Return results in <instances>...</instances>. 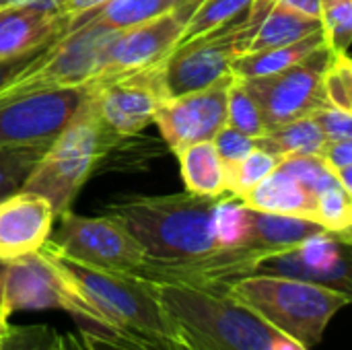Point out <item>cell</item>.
I'll return each instance as SVG.
<instances>
[{
  "mask_svg": "<svg viewBox=\"0 0 352 350\" xmlns=\"http://www.w3.org/2000/svg\"><path fill=\"white\" fill-rule=\"evenodd\" d=\"M219 198L190 192L169 196H136L113 202L105 215L118 219L142 245L144 266L138 270H175L214 256V206Z\"/></svg>",
  "mask_w": 352,
  "mask_h": 350,
  "instance_id": "cell-1",
  "label": "cell"
},
{
  "mask_svg": "<svg viewBox=\"0 0 352 350\" xmlns=\"http://www.w3.org/2000/svg\"><path fill=\"white\" fill-rule=\"evenodd\" d=\"M175 324V340L196 350H309L231 301L219 287L148 281Z\"/></svg>",
  "mask_w": 352,
  "mask_h": 350,
  "instance_id": "cell-2",
  "label": "cell"
},
{
  "mask_svg": "<svg viewBox=\"0 0 352 350\" xmlns=\"http://www.w3.org/2000/svg\"><path fill=\"white\" fill-rule=\"evenodd\" d=\"M219 289L270 328L309 350L324 340L332 318L351 303V293L270 272H252Z\"/></svg>",
  "mask_w": 352,
  "mask_h": 350,
  "instance_id": "cell-3",
  "label": "cell"
},
{
  "mask_svg": "<svg viewBox=\"0 0 352 350\" xmlns=\"http://www.w3.org/2000/svg\"><path fill=\"white\" fill-rule=\"evenodd\" d=\"M116 142L120 140L103 124L93 91H89L72 118L41 153L21 190L43 196L58 219L72 208L78 192Z\"/></svg>",
  "mask_w": 352,
  "mask_h": 350,
  "instance_id": "cell-4",
  "label": "cell"
},
{
  "mask_svg": "<svg viewBox=\"0 0 352 350\" xmlns=\"http://www.w3.org/2000/svg\"><path fill=\"white\" fill-rule=\"evenodd\" d=\"M54 254L62 260L82 293L103 316L105 330L130 334L169 349L175 347V324L163 309L153 285L146 278L138 274L89 268L66 260L58 252Z\"/></svg>",
  "mask_w": 352,
  "mask_h": 350,
  "instance_id": "cell-5",
  "label": "cell"
},
{
  "mask_svg": "<svg viewBox=\"0 0 352 350\" xmlns=\"http://www.w3.org/2000/svg\"><path fill=\"white\" fill-rule=\"evenodd\" d=\"M66 311L78 326L105 330V320L82 293L62 260L43 245L39 252L0 262V316L21 311Z\"/></svg>",
  "mask_w": 352,
  "mask_h": 350,
  "instance_id": "cell-6",
  "label": "cell"
},
{
  "mask_svg": "<svg viewBox=\"0 0 352 350\" xmlns=\"http://www.w3.org/2000/svg\"><path fill=\"white\" fill-rule=\"evenodd\" d=\"M272 0H254L233 21L177 43L163 60L161 74L169 97L200 91L231 76L233 62L245 54Z\"/></svg>",
  "mask_w": 352,
  "mask_h": 350,
  "instance_id": "cell-7",
  "label": "cell"
},
{
  "mask_svg": "<svg viewBox=\"0 0 352 350\" xmlns=\"http://www.w3.org/2000/svg\"><path fill=\"white\" fill-rule=\"evenodd\" d=\"M118 35L120 29L101 23L70 27L54 39L33 64L14 74L0 89V103L31 93L70 89L95 80L103 68L107 50Z\"/></svg>",
  "mask_w": 352,
  "mask_h": 350,
  "instance_id": "cell-8",
  "label": "cell"
},
{
  "mask_svg": "<svg viewBox=\"0 0 352 350\" xmlns=\"http://www.w3.org/2000/svg\"><path fill=\"white\" fill-rule=\"evenodd\" d=\"M45 245L66 260L109 272L136 274L146 262L142 245L109 215L80 217L66 210L56 219Z\"/></svg>",
  "mask_w": 352,
  "mask_h": 350,
  "instance_id": "cell-9",
  "label": "cell"
},
{
  "mask_svg": "<svg viewBox=\"0 0 352 350\" xmlns=\"http://www.w3.org/2000/svg\"><path fill=\"white\" fill-rule=\"evenodd\" d=\"M330 58L332 50L324 43L301 62L280 72L248 80L241 78L258 101L268 130L305 116H314V111L326 103L324 72Z\"/></svg>",
  "mask_w": 352,
  "mask_h": 350,
  "instance_id": "cell-10",
  "label": "cell"
},
{
  "mask_svg": "<svg viewBox=\"0 0 352 350\" xmlns=\"http://www.w3.org/2000/svg\"><path fill=\"white\" fill-rule=\"evenodd\" d=\"M89 85L103 124L118 140L136 136L151 126L157 109L169 99L163 85L161 62L97 78Z\"/></svg>",
  "mask_w": 352,
  "mask_h": 350,
  "instance_id": "cell-11",
  "label": "cell"
},
{
  "mask_svg": "<svg viewBox=\"0 0 352 350\" xmlns=\"http://www.w3.org/2000/svg\"><path fill=\"white\" fill-rule=\"evenodd\" d=\"M91 87L41 91L0 103V149H47Z\"/></svg>",
  "mask_w": 352,
  "mask_h": 350,
  "instance_id": "cell-12",
  "label": "cell"
},
{
  "mask_svg": "<svg viewBox=\"0 0 352 350\" xmlns=\"http://www.w3.org/2000/svg\"><path fill=\"white\" fill-rule=\"evenodd\" d=\"M198 2L200 0H190L155 19L122 29L116 41L109 45L103 68L97 78L159 64L182 41L186 25Z\"/></svg>",
  "mask_w": 352,
  "mask_h": 350,
  "instance_id": "cell-13",
  "label": "cell"
},
{
  "mask_svg": "<svg viewBox=\"0 0 352 350\" xmlns=\"http://www.w3.org/2000/svg\"><path fill=\"white\" fill-rule=\"evenodd\" d=\"M233 74L200 91L169 97L157 109V124L165 144L177 153L188 144L212 140L227 124V91Z\"/></svg>",
  "mask_w": 352,
  "mask_h": 350,
  "instance_id": "cell-14",
  "label": "cell"
},
{
  "mask_svg": "<svg viewBox=\"0 0 352 350\" xmlns=\"http://www.w3.org/2000/svg\"><path fill=\"white\" fill-rule=\"evenodd\" d=\"M349 245L332 233L324 231L309 237L301 248L268 258L260 264L258 272H270L291 276L316 285H326L344 293H351V260Z\"/></svg>",
  "mask_w": 352,
  "mask_h": 350,
  "instance_id": "cell-15",
  "label": "cell"
},
{
  "mask_svg": "<svg viewBox=\"0 0 352 350\" xmlns=\"http://www.w3.org/2000/svg\"><path fill=\"white\" fill-rule=\"evenodd\" d=\"M52 204L33 192L16 190L0 198V262L39 252L52 235Z\"/></svg>",
  "mask_w": 352,
  "mask_h": 350,
  "instance_id": "cell-16",
  "label": "cell"
},
{
  "mask_svg": "<svg viewBox=\"0 0 352 350\" xmlns=\"http://www.w3.org/2000/svg\"><path fill=\"white\" fill-rule=\"evenodd\" d=\"M70 17L58 12L50 0L0 6V62L45 47L68 31Z\"/></svg>",
  "mask_w": 352,
  "mask_h": 350,
  "instance_id": "cell-17",
  "label": "cell"
},
{
  "mask_svg": "<svg viewBox=\"0 0 352 350\" xmlns=\"http://www.w3.org/2000/svg\"><path fill=\"white\" fill-rule=\"evenodd\" d=\"M320 233H324V229L316 221L248 208V235L241 248L262 254L266 262L268 258L301 248L309 237Z\"/></svg>",
  "mask_w": 352,
  "mask_h": 350,
  "instance_id": "cell-18",
  "label": "cell"
},
{
  "mask_svg": "<svg viewBox=\"0 0 352 350\" xmlns=\"http://www.w3.org/2000/svg\"><path fill=\"white\" fill-rule=\"evenodd\" d=\"M239 200L250 210L291 215L314 221L316 196H311L297 179H293L278 167L260 184H256L250 192L239 196Z\"/></svg>",
  "mask_w": 352,
  "mask_h": 350,
  "instance_id": "cell-19",
  "label": "cell"
},
{
  "mask_svg": "<svg viewBox=\"0 0 352 350\" xmlns=\"http://www.w3.org/2000/svg\"><path fill=\"white\" fill-rule=\"evenodd\" d=\"M175 155L186 192L204 198L227 196V165L217 153L212 140L188 144Z\"/></svg>",
  "mask_w": 352,
  "mask_h": 350,
  "instance_id": "cell-20",
  "label": "cell"
},
{
  "mask_svg": "<svg viewBox=\"0 0 352 350\" xmlns=\"http://www.w3.org/2000/svg\"><path fill=\"white\" fill-rule=\"evenodd\" d=\"M326 43V37L322 31H316L295 43H287V45H278V47H270V50H260V52H245L241 54L231 68V74L237 78H258V76H266V74H274L280 72L297 62H301L305 56H309L314 50H318L320 45Z\"/></svg>",
  "mask_w": 352,
  "mask_h": 350,
  "instance_id": "cell-21",
  "label": "cell"
},
{
  "mask_svg": "<svg viewBox=\"0 0 352 350\" xmlns=\"http://www.w3.org/2000/svg\"><path fill=\"white\" fill-rule=\"evenodd\" d=\"M328 138L314 116H305L283 126L266 130V134L256 138V146L278 157L295 155H322Z\"/></svg>",
  "mask_w": 352,
  "mask_h": 350,
  "instance_id": "cell-22",
  "label": "cell"
},
{
  "mask_svg": "<svg viewBox=\"0 0 352 350\" xmlns=\"http://www.w3.org/2000/svg\"><path fill=\"white\" fill-rule=\"evenodd\" d=\"M316 31H322V23L318 19H309L272 0L245 52H260V50L295 43Z\"/></svg>",
  "mask_w": 352,
  "mask_h": 350,
  "instance_id": "cell-23",
  "label": "cell"
},
{
  "mask_svg": "<svg viewBox=\"0 0 352 350\" xmlns=\"http://www.w3.org/2000/svg\"><path fill=\"white\" fill-rule=\"evenodd\" d=\"M186 2L190 0H107L89 12L72 17L68 29L82 23H101L122 31L148 19H155L163 12H169Z\"/></svg>",
  "mask_w": 352,
  "mask_h": 350,
  "instance_id": "cell-24",
  "label": "cell"
},
{
  "mask_svg": "<svg viewBox=\"0 0 352 350\" xmlns=\"http://www.w3.org/2000/svg\"><path fill=\"white\" fill-rule=\"evenodd\" d=\"M314 221L342 243L352 241V194L340 184H334L316 194Z\"/></svg>",
  "mask_w": 352,
  "mask_h": 350,
  "instance_id": "cell-25",
  "label": "cell"
},
{
  "mask_svg": "<svg viewBox=\"0 0 352 350\" xmlns=\"http://www.w3.org/2000/svg\"><path fill=\"white\" fill-rule=\"evenodd\" d=\"M227 126L252 138H258L268 130L258 101L254 99L245 83L237 76L231 78L227 91Z\"/></svg>",
  "mask_w": 352,
  "mask_h": 350,
  "instance_id": "cell-26",
  "label": "cell"
},
{
  "mask_svg": "<svg viewBox=\"0 0 352 350\" xmlns=\"http://www.w3.org/2000/svg\"><path fill=\"white\" fill-rule=\"evenodd\" d=\"M278 163H280L278 157L256 146L241 161L227 167V194L235 198L243 196L256 184H260L266 175H270L278 167Z\"/></svg>",
  "mask_w": 352,
  "mask_h": 350,
  "instance_id": "cell-27",
  "label": "cell"
},
{
  "mask_svg": "<svg viewBox=\"0 0 352 350\" xmlns=\"http://www.w3.org/2000/svg\"><path fill=\"white\" fill-rule=\"evenodd\" d=\"M252 2L254 0H200L186 25L182 41L202 35L206 31H212V29L233 21L235 17L245 12Z\"/></svg>",
  "mask_w": 352,
  "mask_h": 350,
  "instance_id": "cell-28",
  "label": "cell"
},
{
  "mask_svg": "<svg viewBox=\"0 0 352 350\" xmlns=\"http://www.w3.org/2000/svg\"><path fill=\"white\" fill-rule=\"evenodd\" d=\"M212 227L221 248H241L248 235V208L235 196H221L214 206Z\"/></svg>",
  "mask_w": 352,
  "mask_h": 350,
  "instance_id": "cell-29",
  "label": "cell"
},
{
  "mask_svg": "<svg viewBox=\"0 0 352 350\" xmlns=\"http://www.w3.org/2000/svg\"><path fill=\"white\" fill-rule=\"evenodd\" d=\"M320 23L328 47L349 54L352 43V0H320Z\"/></svg>",
  "mask_w": 352,
  "mask_h": 350,
  "instance_id": "cell-30",
  "label": "cell"
},
{
  "mask_svg": "<svg viewBox=\"0 0 352 350\" xmlns=\"http://www.w3.org/2000/svg\"><path fill=\"white\" fill-rule=\"evenodd\" d=\"M278 169L289 173L293 179H297L311 196L318 192L338 184L322 155H295V157H285L278 163Z\"/></svg>",
  "mask_w": 352,
  "mask_h": 350,
  "instance_id": "cell-31",
  "label": "cell"
},
{
  "mask_svg": "<svg viewBox=\"0 0 352 350\" xmlns=\"http://www.w3.org/2000/svg\"><path fill=\"white\" fill-rule=\"evenodd\" d=\"M45 149H0V198L21 190Z\"/></svg>",
  "mask_w": 352,
  "mask_h": 350,
  "instance_id": "cell-32",
  "label": "cell"
},
{
  "mask_svg": "<svg viewBox=\"0 0 352 350\" xmlns=\"http://www.w3.org/2000/svg\"><path fill=\"white\" fill-rule=\"evenodd\" d=\"M324 95L326 101L352 111V62L349 54H334L324 72Z\"/></svg>",
  "mask_w": 352,
  "mask_h": 350,
  "instance_id": "cell-33",
  "label": "cell"
},
{
  "mask_svg": "<svg viewBox=\"0 0 352 350\" xmlns=\"http://www.w3.org/2000/svg\"><path fill=\"white\" fill-rule=\"evenodd\" d=\"M78 332L85 340V344L91 350H173L163 344H155L130 334L93 328V326H78Z\"/></svg>",
  "mask_w": 352,
  "mask_h": 350,
  "instance_id": "cell-34",
  "label": "cell"
},
{
  "mask_svg": "<svg viewBox=\"0 0 352 350\" xmlns=\"http://www.w3.org/2000/svg\"><path fill=\"white\" fill-rule=\"evenodd\" d=\"M58 332L50 326H12L0 340V350H52Z\"/></svg>",
  "mask_w": 352,
  "mask_h": 350,
  "instance_id": "cell-35",
  "label": "cell"
},
{
  "mask_svg": "<svg viewBox=\"0 0 352 350\" xmlns=\"http://www.w3.org/2000/svg\"><path fill=\"white\" fill-rule=\"evenodd\" d=\"M212 144H214L217 153L221 155V159L225 161V165L231 167L256 149V138H252V136H248V134L225 124L214 134Z\"/></svg>",
  "mask_w": 352,
  "mask_h": 350,
  "instance_id": "cell-36",
  "label": "cell"
},
{
  "mask_svg": "<svg viewBox=\"0 0 352 350\" xmlns=\"http://www.w3.org/2000/svg\"><path fill=\"white\" fill-rule=\"evenodd\" d=\"M320 128L324 130L328 142L334 140H352V111L340 109L332 103H324L314 111Z\"/></svg>",
  "mask_w": 352,
  "mask_h": 350,
  "instance_id": "cell-37",
  "label": "cell"
},
{
  "mask_svg": "<svg viewBox=\"0 0 352 350\" xmlns=\"http://www.w3.org/2000/svg\"><path fill=\"white\" fill-rule=\"evenodd\" d=\"M322 159L338 179V184L352 194V140L326 142Z\"/></svg>",
  "mask_w": 352,
  "mask_h": 350,
  "instance_id": "cell-38",
  "label": "cell"
},
{
  "mask_svg": "<svg viewBox=\"0 0 352 350\" xmlns=\"http://www.w3.org/2000/svg\"><path fill=\"white\" fill-rule=\"evenodd\" d=\"M50 45V43H47ZM45 45V47H47ZM45 47H41V50H35V52H31V54H25V56H21V58H12V60H2L0 62V89L14 76V74H19L21 70H25L29 64H33L39 56H41V52L45 50Z\"/></svg>",
  "mask_w": 352,
  "mask_h": 350,
  "instance_id": "cell-39",
  "label": "cell"
},
{
  "mask_svg": "<svg viewBox=\"0 0 352 350\" xmlns=\"http://www.w3.org/2000/svg\"><path fill=\"white\" fill-rule=\"evenodd\" d=\"M50 2L54 4V8L58 12H62V14L72 19V17H78L82 12H89L93 8L101 6L107 0H50Z\"/></svg>",
  "mask_w": 352,
  "mask_h": 350,
  "instance_id": "cell-40",
  "label": "cell"
},
{
  "mask_svg": "<svg viewBox=\"0 0 352 350\" xmlns=\"http://www.w3.org/2000/svg\"><path fill=\"white\" fill-rule=\"evenodd\" d=\"M280 6H287L295 12H301L309 19L320 21V0H274Z\"/></svg>",
  "mask_w": 352,
  "mask_h": 350,
  "instance_id": "cell-41",
  "label": "cell"
},
{
  "mask_svg": "<svg viewBox=\"0 0 352 350\" xmlns=\"http://www.w3.org/2000/svg\"><path fill=\"white\" fill-rule=\"evenodd\" d=\"M56 344H58V349L60 350H91L87 344H85V340H82L80 332H66V334H58V336H56Z\"/></svg>",
  "mask_w": 352,
  "mask_h": 350,
  "instance_id": "cell-42",
  "label": "cell"
},
{
  "mask_svg": "<svg viewBox=\"0 0 352 350\" xmlns=\"http://www.w3.org/2000/svg\"><path fill=\"white\" fill-rule=\"evenodd\" d=\"M12 330V324H10V320H6V318H2L0 316V340L8 334Z\"/></svg>",
  "mask_w": 352,
  "mask_h": 350,
  "instance_id": "cell-43",
  "label": "cell"
},
{
  "mask_svg": "<svg viewBox=\"0 0 352 350\" xmlns=\"http://www.w3.org/2000/svg\"><path fill=\"white\" fill-rule=\"evenodd\" d=\"M16 2H41V0H0V6H4V4H16Z\"/></svg>",
  "mask_w": 352,
  "mask_h": 350,
  "instance_id": "cell-44",
  "label": "cell"
}]
</instances>
